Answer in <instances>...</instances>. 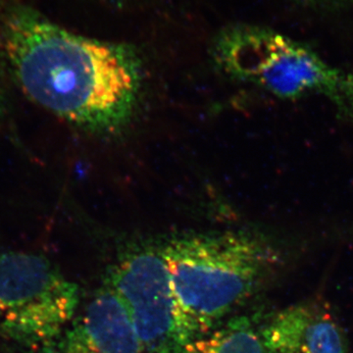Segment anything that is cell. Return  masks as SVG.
<instances>
[{
	"mask_svg": "<svg viewBox=\"0 0 353 353\" xmlns=\"http://www.w3.org/2000/svg\"><path fill=\"white\" fill-rule=\"evenodd\" d=\"M311 4H319V6H330V4L343 3L347 0H303Z\"/></svg>",
	"mask_w": 353,
	"mask_h": 353,
	"instance_id": "9",
	"label": "cell"
},
{
	"mask_svg": "<svg viewBox=\"0 0 353 353\" xmlns=\"http://www.w3.org/2000/svg\"><path fill=\"white\" fill-rule=\"evenodd\" d=\"M126 309L143 353H181L185 347L159 245L134 248L111 267L105 283Z\"/></svg>",
	"mask_w": 353,
	"mask_h": 353,
	"instance_id": "5",
	"label": "cell"
},
{
	"mask_svg": "<svg viewBox=\"0 0 353 353\" xmlns=\"http://www.w3.org/2000/svg\"><path fill=\"white\" fill-rule=\"evenodd\" d=\"M0 112H1V97H0Z\"/></svg>",
	"mask_w": 353,
	"mask_h": 353,
	"instance_id": "10",
	"label": "cell"
},
{
	"mask_svg": "<svg viewBox=\"0 0 353 353\" xmlns=\"http://www.w3.org/2000/svg\"><path fill=\"white\" fill-rule=\"evenodd\" d=\"M181 353H268L262 330L250 317L233 318L188 343Z\"/></svg>",
	"mask_w": 353,
	"mask_h": 353,
	"instance_id": "8",
	"label": "cell"
},
{
	"mask_svg": "<svg viewBox=\"0 0 353 353\" xmlns=\"http://www.w3.org/2000/svg\"><path fill=\"white\" fill-rule=\"evenodd\" d=\"M159 246L185 345L250 299L278 260L266 241L245 231L183 234Z\"/></svg>",
	"mask_w": 353,
	"mask_h": 353,
	"instance_id": "2",
	"label": "cell"
},
{
	"mask_svg": "<svg viewBox=\"0 0 353 353\" xmlns=\"http://www.w3.org/2000/svg\"><path fill=\"white\" fill-rule=\"evenodd\" d=\"M212 53L230 78L279 99L323 97L353 122V70L334 67L299 41L267 28L236 25L218 34Z\"/></svg>",
	"mask_w": 353,
	"mask_h": 353,
	"instance_id": "3",
	"label": "cell"
},
{
	"mask_svg": "<svg viewBox=\"0 0 353 353\" xmlns=\"http://www.w3.org/2000/svg\"><path fill=\"white\" fill-rule=\"evenodd\" d=\"M80 289L39 253L0 254V341L22 353H61Z\"/></svg>",
	"mask_w": 353,
	"mask_h": 353,
	"instance_id": "4",
	"label": "cell"
},
{
	"mask_svg": "<svg viewBox=\"0 0 353 353\" xmlns=\"http://www.w3.org/2000/svg\"><path fill=\"white\" fill-rule=\"evenodd\" d=\"M262 336L268 353H348L340 324L315 303L285 309L262 329Z\"/></svg>",
	"mask_w": 353,
	"mask_h": 353,
	"instance_id": "7",
	"label": "cell"
},
{
	"mask_svg": "<svg viewBox=\"0 0 353 353\" xmlns=\"http://www.w3.org/2000/svg\"><path fill=\"white\" fill-rule=\"evenodd\" d=\"M3 43L25 94L58 117L95 132L131 119L143 76L129 48L72 34L30 8L9 14Z\"/></svg>",
	"mask_w": 353,
	"mask_h": 353,
	"instance_id": "1",
	"label": "cell"
},
{
	"mask_svg": "<svg viewBox=\"0 0 353 353\" xmlns=\"http://www.w3.org/2000/svg\"><path fill=\"white\" fill-rule=\"evenodd\" d=\"M61 353H143L126 309L108 285L77 315Z\"/></svg>",
	"mask_w": 353,
	"mask_h": 353,
	"instance_id": "6",
	"label": "cell"
}]
</instances>
